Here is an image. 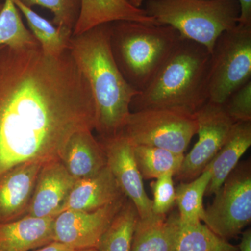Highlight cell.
<instances>
[{
	"instance_id": "cell-31",
	"label": "cell",
	"mask_w": 251,
	"mask_h": 251,
	"mask_svg": "<svg viewBox=\"0 0 251 251\" xmlns=\"http://www.w3.org/2000/svg\"><path fill=\"white\" fill-rule=\"evenodd\" d=\"M239 251H251V229L244 231L242 233L240 244L238 246Z\"/></svg>"
},
{
	"instance_id": "cell-19",
	"label": "cell",
	"mask_w": 251,
	"mask_h": 251,
	"mask_svg": "<svg viewBox=\"0 0 251 251\" xmlns=\"http://www.w3.org/2000/svg\"><path fill=\"white\" fill-rule=\"evenodd\" d=\"M179 214L138 219L130 251H173Z\"/></svg>"
},
{
	"instance_id": "cell-33",
	"label": "cell",
	"mask_w": 251,
	"mask_h": 251,
	"mask_svg": "<svg viewBox=\"0 0 251 251\" xmlns=\"http://www.w3.org/2000/svg\"><path fill=\"white\" fill-rule=\"evenodd\" d=\"M75 251H99L96 248H92V249H80V250H75Z\"/></svg>"
},
{
	"instance_id": "cell-4",
	"label": "cell",
	"mask_w": 251,
	"mask_h": 251,
	"mask_svg": "<svg viewBox=\"0 0 251 251\" xmlns=\"http://www.w3.org/2000/svg\"><path fill=\"white\" fill-rule=\"evenodd\" d=\"M181 36L164 25L133 21L110 24V45L124 77L135 90L148 87L179 42Z\"/></svg>"
},
{
	"instance_id": "cell-22",
	"label": "cell",
	"mask_w": 251,
	"mask_h": 251,
	"mask_svg": "<svg viewBox=\"0 0 251 251\" xmlns=\"http://www.w3.org/2000/svg\"><path fill=\"white\" fill-rule=\"evenodd\" d=\"M135 163L143 179H156L171 173L176 176L179 172L184 153L145 145H133Z\"/></svg>"
},
{
	"instance_id": "cell-5",
	"label": "cell",
	"mask_w": 251,
	"mask_h": 251,
	"mask_svg": "<svg viewBox=\"0 0 251 251\" xmlns=\"http://www.w3.org/2000/svg\"><path fill=\"white\" fill-rule=\"evenodd\" d=\"M145 10L158 24L171 26L210 53L218 38L236 27L240 16L238 0H148Z\"/></svg>"
},
{
	"instance_id": "cell-16",
	"label": "cell",
	"mask_w": 251,
	"mask_h": 251,
	"mask_svg": "<svg viewBox=\"0 0 251 251\" xmlns=\"http://www.w3.org/2000/svg\"><path fill=\"white\" fill-rule=\"evenodd\" d=\"M54 219L27 215L0 225V251H31L54 242Z\"/></svg>"
},
{
	"instance_id": "cell-26",
	"label": "cell",
	"mask_w": 251,
	"mask_h": 251,
	"mask_svg": "<svg viewBox=\"0 0 251 251\" xmlns=\"http://www.w3.org/2000/svg\"><path fill=\"white\" fill-rule=\"evenodd\" d=\"M31 8L40 6L54 15L53 24L73 33L80 15L81 0H18Z\"/></svg>"
},
{
	"instance_id": "cell-10",
	"label": "cell",
	"mask_w": 251,
	"mask_h": 251,
	"mask_svg": "<svg viewBox=\"0 0 251 251\" xmlns=\"http://www.w3.org/2000/svg\"><path fill=\"white\" fill-rule=\"evenodd\" d=\"M126 196L93 211L65 210L54 219V241L74 250L92 249L99 240L112 220L121 209Z\"/></svg>"
},
{
	"instance_id": "cell-23",
	"label": "cell",
	"mask_w": 251,
	"mask_h": 251,
	"mask_svg": "<svg viewBox=\"0 0 251 251\" xmlns=\"http://www.w3.org/2000/svg\"><path fill=\"white\" fill-rule=\"evenodd\" d=\"M139 219L138 211L127 199L99 240V251H130L135 225Z\"/></svg>"
},
{
	"instance_id": "cell-8",
	"label": "cell",
	"mask_w": 251,
	"mask_h": 251,
	"mask_svg": "<svg viewBox=\"0 0 251 251\" xmlns=\"http://www.w3.org/2000/svg\"><path fill=\"white\" fill-rule=\"evenodd\" d=\"M204 209L202 221L212 232L228 241L242 233L251 222V167L237 165Z\"/></svg>"
},
{
	"instance_id": "cell-2",
	"label": "cell",
	"mask_w": 251,
	"mask_h": 251,
	"mask_svg": "<svg viewBox=\"0 0 251 251\" xmlns=\"http://www.w3.org/2000/svg\"><path fill=\"white\" fill-rule=\"evenodd\" d=\"M110 24L72 36L69 49L90 86L95 104V130L100 138L121 133L131 112L132 100L139 93L126 80L114 58Z\"/></svg>"
},
{
	"instance_id": "cell-7",
	"label": "cell",
	"mask_w": 251,
	"mask_h": 251,
	"mask_svg": "<svg viewBox=\"0 0 251 251\" xmlns=\"http://www.w3.org/2000/svg\"><path fill=\"white\" fill-rule=\"evenodd\" d=\"M196 115L176 108L130 112L121 133L133 145H145L184 153L197 134Z\"/></svg>"
},
{
	"instance_id": "cell-12",
	"label": "cell",
	"mask_w": 251,
	"mask_h": 251,
	"mask_svg": "<svg viewBox=\"0 0 251 251\" xmlns=\"http://www.w3.org/2000/svg\"><path fill=\"white\" fill-rule=\"evenodd\" d=\"M76 181L60 160L44 163L38 174L27 216L55 217Z\"/></svg>"
},
{
	"instance_id": "cell-6",
	"label": "cell",
	"mask_w": 251,
	"mask_h": 251,
	"mask_svg": "<svg viewBox=\"0 0 251 251\" xmlns=\"http://www.w3.org/2000/svg\"><path fill=\"white\" fill-rule=\"evenodd\" d=\"M251 80V26L239 24L218 38L211 53L208 101L223 105Z\"/></svg>"
},
{
	"instance_id": "cell-25",
	"label": "cell",
	"mask_w": 251,
	"mask_h": 251,
	"mask_svg": "<svg viewBox=\"0 0 251 251\" xmlns=\"http://www.w3.org/2000/svg\"><path fill=\"white\" fill-rule=\"evenodd\" d=\"M10 47L39 45L32 33L25 26L12 0H5L0 11V46Z\"/></svg>"
},
{
	"instance_id": "cell-21",
	"label": "cell",
	"mask_w": 251,
	"mask_h": 251,
	"mask_svg": "<svg viewBox=\"0 0 251 251\" xmlns=\"http://www.w3.org/2000/svg\"><path fill=\"white\" fill-rule=\"evenodd\" d=\"M173 251H239L238 247L220 237L202 221L178 219Z\"/></svg>"
},
{
	"instance_id": "cell-32",
	"label": "cell",
	"mask_w": 251,
	"mask_h": 251,
	"mask_svg": "<svg viewBox=\"0 0 251 251\" xmlns=\"http://www.w3.org/2000/svg\"><path fill=\"white\" fill-rule=\"evenodd\" d=\"M130 4L137 8H141L145 0H127Z\"/></svg>"
},
{
	"instance_id": "cell-27",
	"label": "cell",
	"mask_w": 251,
	"mask_h": 251,
	"mask_svg": "<svg viewBox=\"0 0 251 251\" xmlns=\"http://www.w3.org/2000/svg\"><path fill=\"white\" fill-rule=\"evenodd\" d=\"M174 175L171 173L163 175L151 183L153 199L152 212L157 216H166L167 213L175 205Z\"/></svg>"
},
{
	"instance_id": "cell-13",
	"label": "cell",
	"mask_w": 251,
	"mask_h": 251,
	"mask_svg": "<svg viewBox=\"0 0 251 251\" xmlns=\"http://www.w3.org/2000/svg\"><path fill=\"white\" fill-rule=\"evenodd\" d=\"M43 165L26 163L0 176V225L27 215L38 174Z\"/></svg>"
},
{
	"instance_id": "cell-15",
	"label": "cell",
	"mask_w": 251,
	"mask_h": 251,
	"mask_svg": "<svg viewBox=\"0 0 251 251\" xmlns=\"http://www.w3.org/2000/svg\"><path fill=\"white\" fill-rule=\"evenodd\" d=\"M117 21L160 25L145 9L135 7L127 0H81L80 15L72 36L80 35L97 26Z\"/></svg>"
},
{
	"instance_id": "cell-28",
	"label": "cell",
	"mask_w": 251,
	"mask_h": 251,
	"mask_svg": "<svg viewBox=\"0 0 251 251\" xmlns=\"http://www.w3.org/2000/svg\"><path fill=\"white\" fill-rule=\"evenodd\" d=\"M223 106L234 123L251 122V80L231 94Z\"/></svg>"
},
{
	"instance_id": "cell-3",
	"label": "cell",
	"mask_w": 251,
	"mask_h": 251,
	"mask_svg": "<svg viewBox=\"0 0 251 251\" xmlns=\"http://www.w3.org/2000/svg\"><path fill=\"white\" fill-rule=\"evenodd\" d=\"M211 53L204 46L181 36L166 62L145 90L130 104L134 111L176 108L195 114L208 101Z\"/></svg>"
},
{
	"instance_id": "cell-1",
	"label": "cell",
	"mask_w": 251,
	"mask_h": 251,
	"mask_svg": "<svg viewBox=\"0 0 251 251\" xmlns=\"http://www.w3.org/2000/svg\"><path fill=\"white\" fill-rule=\"evenodd\" d=\"M90 86L70 51L0 46V176L29 163L60 160L74 133L95 129Z\"/></svg>"
},
{
	"instance_id": "cell-20",
	"label": "cell",
	"mask_w": 251,
	"mask_h": 251,
	"mask_svg": "<svg viewBox=\"0 0 251 251\" xmlns=\"http://www.w3.org/2000/svg\"><path fill=\"white\" fill-rule=\"evenodd\" d=\"M12 1L24 15L31 32L39 42L44 53L52 57H59L69 50L72 32L57 27L18 0Z\"/></svg>"
},
{
	"instance_id": "cell-17",
	"label": "cell",
	"mask_w": 251,
	"mask_h": 251,
	"mask_svg": "<svg viewBox=\"0 0 251 251\" xmlns=\"http://www.w3.org/2000/svg\"><path fill=\"white\" fill-rule=\"evenodd\" d=\"M60 161L76 180L93 176L107 166L103 147L90 130H80L71 137Z\"/></svg>"
},
{
	"instance_id": "cell-14",
	"label": "cell",
	"mask_w": 251,
	"mask_h": 251,
	"mask_svg": "<svg viewBox=\"0 0 251 251\" xmlns=\"http://www.w3.org/2000/svg\"><path fill=\"white\" fill-rule=\"evenodd\" d=\"M124 196L106 166L93 176L77 180L59 213L65 210L95 211Z\"/></svg>"
},
{
	"instance_id": "cell-29",
	"label": "cell",
	"mask_w": 251,
	"mask_h": 251,
	"mask_svg": "<svg viewBox=\"0 0 251 251\" xmlns=\"http://www.w3.org/2000/svg\"><path fill=\"white\" fill-rule=\"evenodd\" d=\"M240 5L239 24L251 26V0H238Z\"/></svg>"
},
{
	"instance_id": "cell-30",
	"label": "cell",
	"mask_w": 251,
	"mask_h": 251,
	"mask_svg": "<svg viewBox=\"0 0 251 251\" xmlns=\"http://www.w3.org/2000/svg\"><path fill=\"white\" fill-rule=\"evenodd\" d=\"M72 248L57 242H52L32 251H75Z\"/></svg>"
},
{
	"instance_id": "cell-24",
	"label": "cell",
	"mask_w": 251,
	"mask_h": 251,
	"mask_svg": "<svg viewBox=\"0 0 251 251\" xmlns=\"http://www.w3.org/2000/svg\"><path fill=\"white\" fill-rule=\"evenodd\" d=\"M211 177V169L207 166L196 179L181 182L175 188V204L179 209L178 214L181 221L187 223L202 221L205 209L203 198Z\"/></svg>"
},
{
	"instance_id": "cell-34",
	"label": "cell",
	"mask_w": 251,
	"mask_h": 251,
	"mask_svg": "<svg viewBox=\"0 0 251 251\" xmlns=\"http://www.w3.org/2000/svg\"><path fill=\"white\" fill-rule=\"evenodd\" d=\"M3 4H1V0H0V11L2 9Z\"/></svg>"
},
{
	"instance_id": "cell-9",
	"label": "cell",
	"mask_w": 251,
	"mask_h": 251,
	"mask_svg": "<svg viewBox=\"0 0 251 251\" xmlns=\"http://www.w3.org/2000/svg\"><path fill=\"white\" fill-rule=\"evenodd\" d=\"M198 141L184 156L176 178L188 182L198 177L215 157L227 138L234 122L223 105L207 101L195 113Z\"/></svg>"
},
{
	"instance_id": "cell-11",
	"label": "cell",
	"mask_w": 251,
	"mask_h": 251,
	"mask_svg": "<svg viewBox=\"0 0 251 251\" xmlns=\"http://www.w3.org/2000/svg\"><path fill=\"white\" fill-rule=\"evenodd\" d=\"M107 158V166L122 193L134 204L140 219L153 215L152 201L148 197L133 154V145L121 133L100 138Z\"/></svg>"
},
{
	"instance_id": "cell-18",
	"label": "cell",
	"mask_w": 251,
	"mask_h": 251,
	"mask_svg": "<svg viewBox=\"0 0 251 251\" xmlns=\"http://www.w3.org/2000/svg\"><path fill=\"white\" fill-rule=\"evenodd\" d=\"M251 145V122H236L219 151L208 166L211 177L205 196H212L239 164Z\"/></svg>"
}]
</instances>
